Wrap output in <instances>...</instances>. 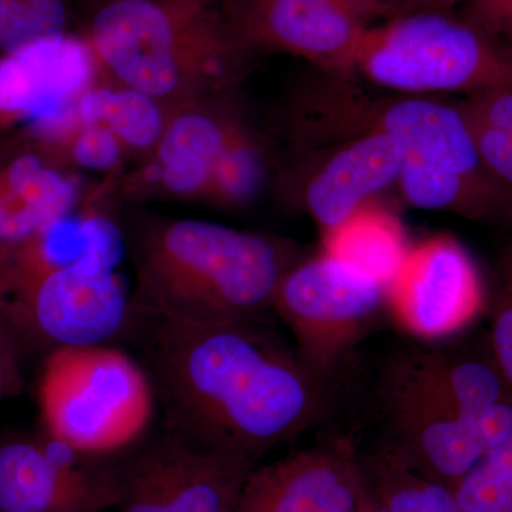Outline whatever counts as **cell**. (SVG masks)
<instances>
[{"instance_id":"cell-20","label":"cell","mask_w":512,"mask_h":512,"mask_svg":"<svg viewBox=\"0 0 512 512\" xmlns=\"http://www.w3.org/2000/svg\"><path fill=\"white\" fill-rule=\"evenodd\" d=\"M396 356L464 419L476 424L481 434L484 421L505 404L512 403V390L495 365L488 346L484 355H477L424 343L399 350Z\"/></svg>"},{"instance_id":"cell-23","label":"cell","mask_w":512,"mask_h":512,"mask_svg":"<svg viewBox=\"0 0 512 512\" xmlns=\"http://www.w3.org/2000/svg\"><path fill=\"white\" fill-rule=\"evenodd\" d=\"M168 116L163 104L147 94L126 86L94 84L64 119L37 131V136L50 137L72 127L100 126L119 138L124 148L150 150L160 140Z\"/></svg>"},{"instance_id":"cell-29","label":"cell","mask_w":512,"mask_h":512,"mask_svg":"<svg viewBox=\"0 0 512 512\" xmlns=\"http://www.w3.org/2000/svg\"><path fill=\"white\" fill-rule=\"evenodd\" d=\"M457 16L497 45L512 46V0H471Z\"/></svg>"},{"instance_id":"cell-21","label":"cell","mask_w":512,"mask_h":512,"mask_svg":"<svg viewBox=\"0 0 512 512\" xmlns=\"http://www.w3.org/2000/svg\"><path fill=\"white\" fill-rule=\"evenodd\" d=\"M397 185L412 207L512 229V188L491 175L474 177L406 156Z\"/></svg>"},{"instance_id":"cell-4","label":"cell","mask_w":512,"mask_h":512,"mask_svg":"<svg viewBox=\"0 0 512 512\" xmlns=\"http://www.w3.org/2000/svg\"><path fill=\"white\" fill-rule=\"evenodd\" d=\"M42 431L80 456L103 460L136 447L157 397L146 367L110 345L47 352L37 383Z\"/></svg>"},{"instance_id":"cell-37","label":"cell","mask_w":512,"mask_h":512,"mask_svg":"<svg viewBox=\"0 0 512 512\" xmlns=\"http://www.w3.org/2000/svg\"><path fill=\"white\" fill-rule=\"evenodd\" d=\"M503 49L512 57V46L503 47Z\"/></svg>"},{"instance_id":"cell-16","label":"cell","mask_w":512,"mask_h":512,"mask_svg":"<svg viewBox=\"0 0 512 512\" xmlns=\"http://www.w3.org/2000/svg\"><path fill=\"white\" fill-rule=\"evenodd\" d=\"M74 170L29 133L0 137V256L82 207V183Z\"/></svg>"},{"instance_id":"cell-25","label":"cell","mask_w":512,"mask_h":512,"mask_svg":"<svg viewBox=\"0 0 512 512\" xmlns=\"http://www.w3.org/2000/svg\"><path fill=\"white\" fill-rule=\"evenodd\" d=\"M264 177L261 144L244 126L215 165L202 201L227 208L248 204L261 190Z\"/></svg>"},{"instance_id":"cell-24","label":"cell","mask_w":512,"mask_h":512,"mask_svg":"<svg viewBox=\"0 0 512 512\" xmlns=\"http://www.w3.org/2000/svg\"><path fill=\"white\" fill-rule=\"evenodd\" d=\"M367 488L387 512H463L448 485L424 476L380 446L359 451Z\"/></svg>"},{"instance_id":"cell-27","label":"cell","mask_w":512,"mask_h":512,"mask_svg":"<svg viewBox=\"0 0 512 512\" xmlns=\"http://www.w3.org/2000/svg\"><path fill=\"white\" fill-rule=\"evenodd\" d=\"M451 490L463 512H512V434Z\"/></svg>"},{"instance_id":"cell-30","label":"cell","mask_w":512,"mask_h":512,"mask_svg":"<svg viewBox=\"0 0 512 512\" xmlns=\"http://www.w3.org/2000/svg\"><path fill=\"white\" fill-rule=\"evenodd\" d=\"M464 116L512 136V89L487 90L458 104Z\"/></svg>"},{"instance_id":"cell-36","label":"cell","mask_w":512,"mask_h":512,"mask_svg":"<svg viewBox=\"0 0 512 512\" xmlns=\"http://www.w3.org/2000/svg\"><path fill=\"white\" fill-rule=\"evenodd\" d=\"M357 512H387L382 507V504L373 497L370 493L369 488L366 485L365 497H363L362 504H360L359 511Z\"/></svg>"},{"instance_id":"cell-15","label":"cell","mask_w":512,"mask_h":512,"mask_svg":"<svg viewBox=\"0 0 512 512\" xmlns=\"http://www.w3.org/2000/svg\"><path fill=\"white\" fill-rule=\"evenodd\" d=\"M97 67L89 42L70 35L0 55V136L62 120L96 84Z\"/></svg>"},{"instance_id":"cell-12","label":"cell","mask_w":512,"mask_h":512,"mask_svg":"<svg viewBox=\"0 0 512 512\" xmlns=\"http://www.w3.org/2000/svg\"><path fill=\"white\" fill-rule=\"evenodd\" d=\"M113 464L39 436L0 440V512H103L116 507Z\"/></svg>"},{"instance_id":"cell-33","label":"cell","mask_w":512,"mask_h":512,"mask_svg":"<svg viewBox=\"0 0 512 512\" xmlns=\"http://www.w3.org/2000/svg\"><path fill=\"white\" fill-rule=\"evenodd\" d=\"M471 0H413L403 13L444 12L454 13V9L463 8ZM400 13V15H403Z\"/></svg>"},{"instance_id":"cell-5","label":"cell","mask_w":512,"mask_h":512,"mask_svg":"<svg viewBox=\"0 0 512 512\" xmlns=\"http://www.w3.org/2000/svg\"><path fill=\"white\" fill-rule=\"evenodd\" d=\"M320 74L293 103V130L303 143L326 146L379 133L399 141L407 157L474 177L491 175L458 104L409 94L373 96L353 84V76Z\"/></svg>"},{"instance_id":"cell-28","label":"cell","mask_w":512,"mask_h":512,"mask_svg":"<svg viewBox=\"0 0 512 512\" xmlns=\"http://www.w3.org/2000/svg\"><path fill=\"white\" fill-rule=\"evenodd\" d=\"M463 113V111H461ZM466 117L474 146L485 170L501 184L512 188V136Z\"/></svg>"},{"instance_id":"cell-1","label":"cell","mask_w":512,"mask_h":512,"mask_svg":"<svg viewBox=\"0 0 512 512\" xmlns=\"http://www.w3.org/2000/svg\"><path fill=\"white\" fill-rule=\"evenodd\" d=\"M141 315L150 319L144 367L165 430L258 466L325 410L330 380L266 319L190 325Z\"/></svg>"},{"instance_id":"cell-26","label":"cell","mask_w":512,"mask_h":512,"mask_svg":"<svg viewBox=\"0 0 512 512\" xmlns=\"http://www.w3.org/2000/svg\"><path fill=\"white\" fill-rule=\"evenodd\" d=\"M66 0H0V52L67 35Z\"/></svg>"},{"instance_id":"cell-22","label":"cell","mask_w":512,"mask_h":512,"mask_svg":"<svg viewBox=\"0 0 512 512\" xmlns=\"http://www.w3.org/2000/svg\"><path fill=\"white\" fill-rule=\"evenodd\" d=\"M412 248L399 217L375 201L323 234V252L373 276L389 289Z\"/></svg>"},{"instance_id":"cell-7","label":"cell","mask_w":512,"mask_h":512,"mask_svg":"<svg viewBox=\"0 0 512 512\" xmlns=\"http://www.w3.org/2000/svg\"><path fill=\"white\" fill-rule=\"evenodd\" d=\"M389 311V288L336 256L296 262L282 278L272 311L316 375L332 379L350 353Z\"/></svg>"},{"instance_id":"cell-31","label":"cell","mask_w":512,"mask_h":512,"mask_svg":"<svg viewBox=\"0 0 512 512\" xmlns=\"http://www.w3.org/2000/svg\"><path fill=\"white\" fill-rule=\"evenodd\" d=\"M488 350L512 390V302H498L487 340Z\"/></svg>"},{"instance_id":"cell-17","label":"cell","mask_w":512,"mask_h":512,"mask_svg":"<svg viewBox=\"0 0 512 512\" xmlns=\"http://www.w3.org/2000/svg\"><path fill=\"white\" fill-rule=\"evenodd\" d=\"M303 187V204L322 234L339 227L379 192L399 181L406 150L384 134L369 133L328 144Z\"/></svg>"},{"instance_id":"cell-3","label":"cell","mask_w":512,"mask_h":512,"mask_svg":"<svg viewBox=\"0 0 512 512\" xmlns=\"http://www.w3.org/2000/svg\"><path fill=\"white\" fill-rule=\"evenodd\" d=\"M97 63L168 113L235 86L251 53L215 0H109L86 37Z\"/></svg>"},{"instance_id":"cell-35","label":"cell","mask_w":512,"mask_h":512,"mask_svg":"<svg viewBox=\"0 0 512 512\" xmlns=\"http://www.w3.org/2000/svg\"><path fill=\"white\" fill-rule=\"evenodd\" d=\"M365 2L372 5L379 12L382 20H386L403 13L413 0H365Z\"/></svg>"},{"instance_id":"cell-8","label":"cell","mask_w":512,"mask_h":512,"mask_svg":"<svg viewBox=\"0 0 512 512\" xmlns=\"http://www.w3.org/2000/svg\"><path fill=\"white\" fill-rule=\"evenodd\" d=\"M119 262L94 254L59 269L0 315L22 342L53 350L110 345L134 322Z\"/></svg>"},{"instance_id":"cell-34","label":"cell","mask_w":512,"mask_h":512,"mask_svg":"<svg viewBox=\"0 0 512 512\" xmlns=\"http://www.w3.org/2000/svg\"><path fill=\"white\" fill-rule=\"evenodd\" d=\"M500 274L503 292H501L498 302H512V234L510 241L504 247L503 255H501Z\"/></svg>"},{"instance_id":"cell-6","label":"cell","mask_w":512,"mask_h":512,"mask_svg":"<svg viewBox=\"0 0 512 512\" xmlns=\"http://www.w3.org/2000/svg\"><path fill=\"white\" fill-rule=\"evenodd\" d=\"M355 76L409 96L512 89V57L454 13L410 12L370 26Z\"/></svg>"},{"instance_id":"cell-11","label":"cell","mask_w":512,"mask_h":512,"mask_svg":"<svg viewBox=\"0 0 512 512\" xmlns=\"http://www.w3.org/2000/svg\"><path fill=\"white\" fill-rule=\"evenodd\" d=\"M384 440L379 444L406 466L453 487L488 454L476 424L417 379L396 353L377 384Z\"/></svg>"},{"instance_id":"cell-2","label":"cell","mask_w":512,"mask_h":512,"mask_svg":"<svg viewBox=\"0 0 512 512\" xmlns=\"http://www.w3.org/2000/svg\"><path fill=\"white\" fill-rule=\"evenodd\" d=\"M126 242L137 308L190 325L266 319L296 264L285 242L211 221H146Z\"/></svg>"},{"instance_id":"cell-9","label":"cell","mask_w":512,"mask_h":512,"mask_svg":"<svg viewBox=\"0 0 512 512\" xmlns=\"http://www.w3.org/2000/svg\"><path fill=\"white\" fill-rule=\"evenodd\" d=\"M114 461L119 512H229L255 464L163 430Z\"/></svg>"},{"instance_id":"cell-32","label":"cell","mask_w":512,"mask_h":512,"mask_svg":"<svg viewBox=\"0 0 512 512\" xmlns=\"http://www.w3.org/2000/svg\"><path fill=\"white\" fill-rule=\"evenodd\" d=\"M23 389L20 343L0 318V402L18 396Z\"/></svg>"},{"instance_id":"cell-14","label":"cell","mask_w":512,"mask_h":512,"mask_svg":"<svg viewBox=\"0 0 512 512\" xmlns=\"http://www.w3.org/2000/svg\"><path fill=\"white\" fill-rule=\"evenodd\" d=\"M365 493L359 451L342 439L258 464L229 512H357Z\"/></svg>"},{"instance_id":"cell-13","label":"cell","mask_w":512,"mask_h":512,"mask_svg":"<svg viewBox=\"0 0 512 512\" xmlns=\"http://www.w3.org/2000/svg\"><path fill=\"white\" fill-rule=\"evenodd\" d=\"M484 308V285L474 259L450 235L412 248L389 289V312L400 328L424 342L453 338Z\"/></svg>"},{"instance_id":"cell-18","label":"cell","mask_w":512,"mask_h":512,"mask_svg":"<svg viewBox=\"0 0 512 512\" xmlns=\"http://www.w3.org/2000/svg\"><path fill=\"white\" fill-rule=\"evenodd\" d=\"M126 249L119 225L82 205L0 256V315L53 272L94 254L120 264Z\"/></svg>"},{"instance_id":"cell-10","label":"cell","mask_w":512,"mask_h":512,"mask_svg":"<svg viewBox=\"0 0 512 512\" xmlns=\"http://www.w3.org/2000/svg\"><path fill=\"white\" fill-rule=\"evenodd\" d=\"M220 6L252 56L285 53L333 76H355L363 36L382 22L365 0H222Z\"/></svg>"},{"instance_id":"cell-19","label":"cell","mask_w":512,"mask_h":512,"mask_svg":"<svg viewBox=\"0 0 512 512\" xmlns=\"http://www.w3.org/2000/svg\"><path fill=\"white\" fill-rule=\"evenodd\" d=\"M211 100L174 111L154 147L156 161L146 177L170 195L202 201L215 165L244 127L237 117L211 107Z\"/></svg>"}]
</instances>
